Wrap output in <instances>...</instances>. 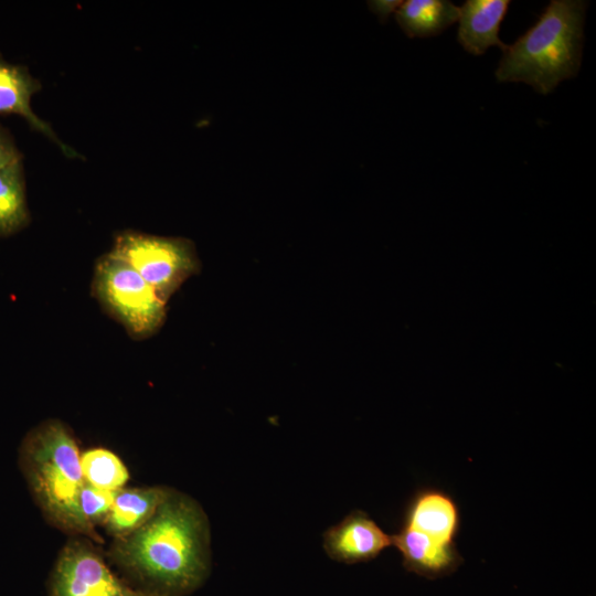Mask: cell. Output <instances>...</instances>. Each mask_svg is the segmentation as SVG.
I'll return each instance as SVG.
<instances>
[{"label": "cell", "mask_w": 596, "mask_h": 596, "mask_svg": "<svg viewBox=\"0 0 596 596\" xmlns=\"http://www.w3.org/2000/svg\"><path fill=\"white\" fill-rule=\"evenodd\" d=\"M108 555L136 587L156 596H187L210 573L209 519L196 500L170 488L142 526L113 541Z\"/></svg>", "instance_id": "1"}, {"label": "cell", "mask_w": 596, "mask_h": 596, "mask_svg": "<svg viewBox=\"0 0 596 596\" xmlns=\"http://www.w3.org/2000/svg\"><path fill=\"white\" fill-rule=\"evenodd\" d=\"M19 466L33 500L51 525L71 536L103 542L82 514L79 497L85 480L81 451L62 422H43L26 434L19 449Z\"/></svg>", "instance_id": "2"}, {"label": "cell", "mask_w": 596, "mask_h": 596, "mask_svg": "<svg viewBox=\"0 0 596 596\" xmlns=\"http://www.w3.org/2000/svg\"><path fill=\"white\" fill-rule=\"evenodd\" d=\"M587 2L552 0L538 21L507 46L496 70L498 82H522L551 93L581 67Z\"/></svg>", "instance_id": "3"}, {"label": "cell", "mask_w": 596, "mask_h": 596, "mask_svg": "<svg viewBox=\"0 0 596 596\" xmlns=\"http://www.w3.org/2000/svg\"><path fill=\"white\" fill-rule=\"evenodd\" d=\"M102 301L136 336L152 333L163 321L164 300L126 262L109 254L96 269Z\"/></svg>", "instance_id": "4"}, {"label": "cell", "mask_w": 596, "mask_h": 596, "mask_svg": "<svg viewBox=\"0 0 596 596\" xmlns=\"http://www.w3.org/2000/svg\"><path fill=\"white\" fill-rule=\"evenodd\" d=\"M110 254L129 264L164 301L198 268L192 244L182 238L127 232Z\"/></svg>", "instance_id": "5"}, {"label": "cell", "mask_w": 596, "mask_h": 596, "mask_svg": "<svg viewBox=\"0 0 596 596\" xmlns=\"http://www.w3.org/2000/svg\"><path fill=\"white\" fill-rule=\"evenodd\" d=\"M47 596H156L115 574L86 538L72 536L52 567Z\"/></svg>", "instance_id": "6"}, {"label": "cell", "mask_w": 596, "mask_h": 596, "mask_svg": "<svg viewBox=\"0 0 596 596\" xmlns=\"http://www.w3.org/2000/svg\"><path fill=\"white\" fill-rule=\"evenodd\" d=\"M390 546L392 535L360 510L349 513L323 535L327 554L332 560L347 564L370 561Z\"/></svg>", "instance_id": "7"}, {"label": "cell", "mask_w": 596, "mask_h": 596, "mask_svg": "<svg viewBox=\"0 0 596 596\" xmlns=\"http://www.w3.org/2000/svg\"><path fill=\"white\" fill-rule=\"evenodd\" d=\"M403 525L439 542L455 544L460 529L459 507L447 492L422 488L411 499Z\"/></svg>", "instance_id": "8"}, {"label": "cell", "mask_w": 596, "mask_h": 596, "mask_svg": "<svg viewBox=\"0 0 596 596\" xmlns=\"http://www.w3.org/2000/svg\"><path fill=\"white\" fill-rule=\"evenodd\" d=\"M392 546L402 554L407 571L428 578L453 573L462 561L456 544L439 542L404 525L392 535Z\"/></svg>", "instance_id": "9"}, {"label": "cell", "mask_w": 596, "mask_h": 596, "mask_svg": "<svg viewBox=\"0 0 596 596\" xmlns=\"http://www.w3.org/2000/svg\"><path fill=\"white\" fill-rule=\"evenodd\" d=\"M40 89V82L25 66L10 64L0 55V115L22 116L33 129L54 141L65 156H76L72 148L58 139L51 126L33 113L31 98Z\"/></svg>", "instance_id": "10"}, {"label": "cell", "mask_w": 596, "mask_h": 596, "mask_svg": "<svg viewBox=\"0 0 596 596\" xmlns=\"http://www.w3.org/2000/svg\"><path fill=\"white\" fill-rule=\"evenodd\" d=\"M509 0H467L459 8L457 40L465 51L483 54L490 46L507 49L499 38Z\"/></svg>", "instance_id": "11"}, {"label": "cell", "mask_w": 596, "mask_h": 596, "mask_svg": "<svg viewBox=\"0 0 596 596\" xmlns=\"http://www.w3.org/2000/svg\"><path fill=\"white\" fill-rule=\"evenodd\" d=\"M170 491L167 486L123 488L116 492L103 528L113 540L126 538L142 526Z\"/></svg>", "instance_id": "12"}, {"label": "cell", "mask_w": 596, "mask_h": 596, "mask_svg": "<svg viewBox=\"0 0 596 596\" xmlns=\"http://www.w3.org/2000/svg\"><path fill=\"white\" fill-rule=\"evenodd\" d=\"M459 7L447 0L402 1L395 18L408 38H429L458 20Z\"/></svg>", "instance_id": "13"}, {"label": "cell", "mask_w": 596, "mask_h": 596, "mask_svg": "<svg viewBox=\"0 0 596 596\" xmlns=\"http://www.w3.org/2000/svg\"><path fill=\"white\" fill-rule=\"evenodd\" d=\"M21 161L0 168V235H9L28 222Z\"/></svg>", "instance_id": "14"}, {"label": "cell", "mask_w": 596, "mask_h": 596, "mask_svg": "<svg viewBox=\"0 0 596 596\" xmlns=\"http://www.w3.org/2000/svg\"><path fill=\"white\" fill-rule=\"evenodd\" d=\"M81 467L85 482L104 490L118 491L125 488L130 477L124 461L103 447L83 451Z\"/></svg>", "instance_id": "15"}, {"label": "cell", "mask_w": 596, "mask_h": 596, "mask_svg": "<svg viewBox=\"0 0 596 596\" xmlns=\"http://www.w3.org/2000/svg\"><path fill=\"white\" fill-rule=\"evenodd\" d=\"M117 491L104 490L87 482L79 497V507L85 520L96 529L104 524L108 517Z\"/></svg>", "instance_id": "16"}, {"label": "cell", "mask_w": 596, "mask_h": 596, "mask_svg": "<svg viewBox=\"0 0 596 596\" xmlns=\"http://www.w3.org/2000/svg\"><path fill=\"white\" fill-rule=\"evenodd\" d=\"M21 158L11 135L0 125V168L19 162Z\"/></svg>", "instance_id": "17"}, {"label": "cell", "mask_w": 596, "mask_h": 596, "mask_svg": "<svg viewBox=\"0 0 596 596\" xmlns=\"http://www.w3.org/2000/svg\"><path fill=\"white\" fill-rule=\"evenodd\" d=\"M402 1L397 0H384V1H370V9L379 15L382 21H385L387 17L397 10Z\"/></svg>", "instance_id": "18"}]
</instances>
